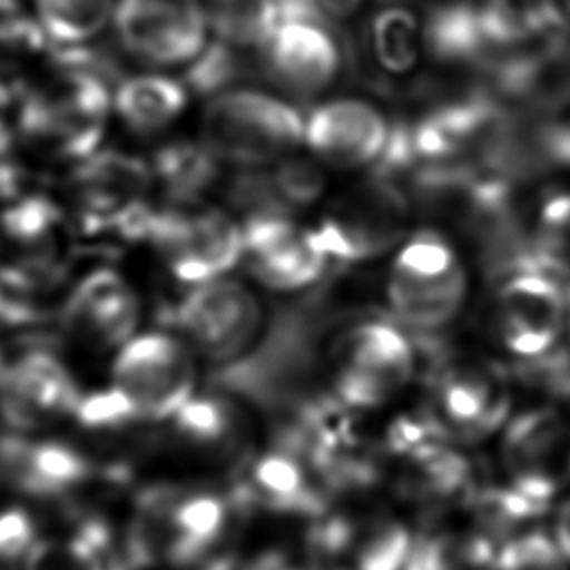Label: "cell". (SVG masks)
Returning a JSON list of instances; mask_svg holds the SVG:
<instances>
[{
  "mask_svg": "<svg viewBox=\"0 0 570 570\" xmlns=\"http://www.w3.org/2000/svg\"><path fill=\"white\" fill-rule=\"evenodd\" d=\"M470 276L454 245L434 229L405 238L385 278L390 316L412 334L448 327L465 307Z\"/></svg>",
  "mask_w": 570,
  "mask_h": 570,
  "instance_id": "1",
  "label": "cell"
},
{
  "mask_svg": "<svg viewBox=\"0 0 570 570\" xmlns=\"http://www.w3.org/2000/svg\"><path fill=\"white\" fill-rule=\"evenodd\" d=\"M303 114L261 89L229 87L203 107L200 142L220 163L243 169L276 165L303 145Z\"/></svg>",
  "mask_w": 570,
  "mask_h": 570,
  "instance_id": "2",
  "label": "cell"
},
{
  "mask_svg": "<svg viewBox=\"0 0 570 570\" xmlns=\"http://www.w3.org/2000/svg\"><path fill=\"white\" fill-rule=\"evenodd\" d=\"M176 325L200 361L227 370L256 352L272 321L258 292L227 274L194 285L176 307Z\"/></svg>",
  "mask_w": 570,
  "mask_h": 570,
  "instance_id": "3",
  "label": "cell"
},
{
  "mask_svg": "<svg viewBox=\"0 0 570 570\" xmlns=\"http://www.w3.org/2000/svg\"><path fill=\"white\" fill-rule=\"evenodd\" d=\"M490 281L494 330L505 352L517 361H532L561 347L568 330V283L539 261L534 247Z\"/></svg>",
  "mask_w": 570,
  "mask_h": 570,
  "instance_id": "4",
  "label": "cell"
},
{
  "mask_svg": "<svg viewBox=\"0 0 570 570\" xmlns=\"http://www.w3.org/2000/svg\"><path fill=\"white\" fill-rule=\"evenodd\" d=\"M332 358V394L352 410L387 403L419 374L416 341L390 314L347 327L334 343Z\"/></svg>",
  "mask_w": 570,
  "mask_h": 570,
  "instance_id": "5",
  "label": "cell"
},
{
  "mask_svg": "<svg viewBox=\"0 0 570 570\" xmlns=\"http://www.w3.org/2000/svg\"><path fill=\"white\" fill-rule=\"evenodd\" d=\"M198 356L180 334L136 332L111 363V385L134 405L138 421H167L196 394Z\"/></svg>",
  "mask_w": 570,
  "mask_h": 570,
  "instance_id": "6",
  "label": "cell"
},
{
  "mask_svg": "<svg viewBox=\"0 0 570 570\" xmlns=\"http://www.w3.org/2000/svg\"><path fill=\"white\" fill-rule=\"evenodd\" d=\"M407 214V191L396 180L370 171L365 183L341 196L309 229L334 263H363L403 243Z\"/></svg>",
  "mask_w": 570,
  "mask_h": 570,
  "instance_id": "7",
  "label": "cell"
},
{
  "mask_svg": "<svg viewBox=\"0 0 570 570\" xmlns=\"http://www.w3.org/2000/svg\"><path fill=\"white\" fill-rule=\"evenodd\" d=\"M111 24L122 51L151 69L191 65L209 47L203 0H118Z\"/></svg>",
  "mask_w": 570,
  "mask_h": 570,
  "instance_id": "8",
  "label": "cell"
},
{
  "mask_svg": "<svg viewBox=\"0 0 570 570\" xmlns=\"http://www.w3.org/2000/svg\"><path fill=\"white\" fill-rule=\"evenodd\" d=\"M145 236L185 285L227 276L245 256L243 225L220 209L149 214Z\"/></svg>",
  "mask_w": 570,
  "mask_h": 570,
  "instance_id": "9",
  "label": "cell"
},
{
  "mask_svg": "<svg viewBox=\"0 0 570 570\" xmlns=\"http://www.w3.org/2000/svg\"><path fill=\"white\" fill-rule=\"evenodd\" d=\"M245 256L254 278L274 292H303L318 285L334 263L287 212H254L243 225Z\"/></svg>",
  "mask_w": 570,
  "mask_h": 570,
  "instance_id": "10",
  "label": "cell"
},
{
  "mask_svg": "<svg viewBox=\"0 0 570 570\" xmlns=\"http://www.w3.org/2000/svg\"><path fill=\"white\" fill-rule=\"evenodd\" d=\"M261 53L269 80L301 98L323 94L343 71V47L336 27L314 18H281Z\"/></svg>",
  "mask_w": 570,
  "mask_h": 570,
  "instance_id": "11",
  "label": "cell"
},
{
  "mask_svg": "<svg viewBox=\"0 0 570 570\" xmlns=\"http://www.w3.org/2000/svg\"><path fill=\"white\" fill-rule=\"evenodd\" d=\"M392 136L383 111L363 98H332L305 118L303 145L332 169L374 167Z\"/></svg>",
  "mask_w": 570,
  "mask_h": 570,
  "instance_id": "12",
  "label": "cell"
},
{
  "mask_svg": "<svg viewBox=\"0 0 570 570\" xmlns=\"http://www.w3.org/2000/svg\"><path fill=\"white\" fill-rule=\"evenodd\" d=\"M503 461L514 488L546 503L570 481V423L550 407H534L510 421L503 434Z\"/></svg>",
  "mask_w": 570,
  "mask_h": 570,
  "instance_id": "13",
  "label": "cell"
},
{
  "mask_svg": "<svg viewBox=\"0 0 570 570\" xmlns=\"http://www.w3.org/2000/svg\"><path fill=\"white\" fill-rule=\"evenodd\" d=\"M140 318L138 292L111 267L94 269L80 278L67 303L69 327L102 347H120L129 341L138 332Z\"/></svg>",
  "mask_w": 570,
  "mask_h": 570,
  "instance_id": "14",
  "label": "cell"
},
{
  "mask_svg": "<svg viewBox=\"0 0 570 570\" xmlns=\"http://www.w3.org/2000/svg\"><path fill=\"white\" fill-rule=\"evenodd\" d=\"M78 396L65 365L47 352H29L0 374L2 412L18 425H31L51 414L73 412Z\"/></svg>",
  "mask_w": 570,
  "mask_h": 570,
  "instance_id": "15",
  "label": "cell"
},
{
  "mask_svg": "<svg viewBox=\"0 0 570 570\" xmlns=\"http://www.w3.org/2000/svg\"><path fill=\"white\" fill-rule=\"evenodd\" d=\"M0 468L24 492L60 494L89 476V461L73 448L56 441H0Z\"/></svg>",
  "mask_w": 570,
  "mask_h": 570,
  "instance_id": "16",
  "label": "cell"
},
{
  "mask_svg": "<svg viewBox=\"0 0 570 570\" xmlns=\"http://www.w3.org/2000/svg\"><path fill=\"white\" fill-rule=\"evenodd\" d=\"M187 87L163 73H138L125 78L111 96L118 120L140 136L160 134L187 109Z\"/></svg>",
  "mask_w": 570,
  "mask_h": 570,
  "instance_id": "17",
  "label": "cell"
},
{
  "mask_svg": "<svg viewBox=\"0 0 570 570\" xmlns=\"http://www.w3.org/2000/svg\"><path fill=\"white\" fill-rule=\"evenodd\" d=\"M363 49L379 80L407 78L428 51L423 22L410 9L390 4L372 16L363 33Z\"/></svg>",
  "mask_w": 570,
  "mask_h": 570,
  "instance_id": "18",
  "label": "cell"
},
{
  "mask_svg": "<svg viewBox=\"0 0 570 570\" xmlns=\"http://www.w3.org/2000/svg\"><path fill=\"white\" fill-rule=\"evenodd\" d=\"M240 499L289 512H314L323 508V497L307 483L301 456L281 445L252 461L247 479L240 485Z\"/></svg>",
  "mask_w": 570,
  "mask_h": 570,
  "instance_id": "19",
  "label": "cell"
},
{
  "mask_svg": "<svg viewBox=\"0 0 570 570\" xmlns=\"http://www.w3.org/2000/svg\"><path fill=\"white\" fill-rule=\"evenodd\" d=\"M425 49L439 62L490 65V47L481 29L476 4L452 2L436 7L423 22Z\"/></svg>",
  "mask_w": 570,
  "mask_h": 570,
  "instance_id": "20",
  "label": "cell"
},
{
  "mask_svg": "<svg viewBox=\"0 0 570 570\" xmlns=\"http://www.w3.org/2000/svg\"><path fill=\"white\" fill-rule=\"evenodd\" d=\"M209 29L218 42L236 49H258L269 42L281 24L278 0H203Z\"/></svg>",
  "mask_w": 570,
  "mask_h": 570,
  "instance_id": "21",
  "label": "cell"
},
{
  "mask_svg": "<svg viewBox=\"0 0 570 570\" xmlns=\"http://www.w3.org/2000/svg\"><path fill=\"white\" fill-rule=\"evenodd\" d=\"M114 9L116 0H33L36 27L65 47L98 38L114 20Z\"/></svg>",
  "mask_w": 570,
  "mask_h": 570,
  "instance_id": "22",
  "label": "cell"
},
{
  "mask_svg": "<svg viewBox=\"0 0 570 570\" xmlns=\"http://www.w3.org/2000/svg\"><path fill=\"white\" fill-rule=\"evenodd\" d=\"M218 163L220 160L203 142H176L160 149L156 171L176 198L189 200L216 183Z\"/></svg>",
  "mask_w": 570,
  "mask_h": 570,
  "instance_id": "23",
  "label": "cell"
},
{
  "mask_svg": "<svg viewBox=\"0 0 570 570\" xmlns=\"http://www.w3.org/2000/svg\"><path fill=\"white\" fill-rule=\"evenodd\" d=\"M171 421L183 439L198 445H216L236 434L238 412L227 399L214 394H194Z\"/></svg>",
  "mask_w": 570,
  "mask_h": 570,
  "instance_id": "24",
  "label": "cell"
},
{
  "mask_svg": "<svg viewBox=\"0 0 570 570\" xmlns=\"http://www.w3.org/2000/svg\"><path fill=\"white\" fill-rule=\"evenodd\" d=\"M274 198L287 212L292 207H307L316 203L327 189L325 165L316 158L287 156L274 165L267 174Z\"/></svg>",
  "mask_w": 570,
  "mask_h": 570,
  "instance_id": "25",
  "label": "cell"
},
{
  "mask_svg": "<svg viewBox=\"0 0 570 570\" xmlns=\"http://www.w3.org/2000/svg\"><path fill=\"white\" fill-rule=\"evenodd\" d=\"M22 570H111L105 548L87 534L38 541L22 561Z\"/></svg>",
  "mask_w": 570,
  "mask_h": 570,
  "instance_id": "26",
  "label": "cell"
},
{
  "mask_svg": "<svg viewBox=\"0 0 570 570\" xmlns=\"http://www.w3.org/2000/svg\"><path fill=\"white\" fill-rule=\"evenodd\" d=\"M412 548L410 532L399 523H379L358 548V570H403Z\"/></svg>",
  "mask_w": 570,
  "mask_h": 570,
  "instance_id": "27",
  "label": "cell"
},
{
  "mask_svg": "<svg viewBox=\"0 0 570 570\" xmlns=\"http://www.w3.org/2000/svg\"><path fill=\"white\" fill-rule=\"evenodd\" d=\"M71 414L78 419V423L94 430H107L138 421L131 401L116 385L80 394Z\"/></svg>",
  "mask_w": 570,
  "mask_h": 570,
  "instance_id": "28",
  "label": "cell"
},
{
  "mask_svg": "<svg viewBox=\"0 0 570 570\" xmlns=\"http://www.w3.org/2000/svg\"><path fill=\"white\" fill-rule=\"evenodd\" d=\"M38 530L31 514L22 508H9L0 512V561L11 563L31 552L38 543Z\"/></svg>",
  "mask_w": 570,
  "mask_h": 570,
  "instance_id": "29",
  "label": "cell"
},
{
  "mask_svg": "<svg viewBox=\"0 0 570 570\" xmlns=\"http://www.w3.org/2000/svg\"><path fill=\"white\" fill-rule=\"evenodd\" d=\"M56 220V209L42 200H24L4 212L2 225L18 240H36L40 238Z\"/></svg>",
  "mask_w": 570,
  "mask_h": 570,
  "instance_id": "30",
  "label": "cell"
},
{
  "mask_svg": "<svg viewBox=\"0 0 570 570\" xmlns=\"http://www.w3.org/2000/svg\"><path fill=\"white\" fill-rule=\"evenodd\" d=\"M541 136L548 160L570 167V107L552 114V118L543 122Z\"/></svg>",
  "mask_w": 570,
  "mask_h": 570,
  "instance_id": "31",
  "label": "cell"
},
{
  "mask_svg": "<svg viewBox=\"0 0 570 570\" xmlns=\"http://www.w3.org/2000/svg\"><path fill=\"white\" fill-rule=\"evenodd\" d=\"M554 36L570 40V0H543Z\"/></svg>",
  "mask_w": 570,
  "mask_h": 570,
  "instance_id": "32",
  "label": "cell"
},
{
  "mask_svg": "<svg viewBox=\"0 0 570 570\" xmlns=\"http://www.w3.org/2000/svg\"><path fill=\"white\" fill-rule=\"evenodd\" d=\"M557 546L563 554L570 557V503L563 508L557 523Z\"/></svg>",
  "mask_w": 570,
  "mask_h": 570,
  "instance_id": "33",
  "label": "cell"
},
{
  "mask_svg": "<svg viewBox=\"0 0 570 570\" xmlns=\"http://www.w3.org/2000/svg\"><path fill=\"white\" fill-rule=\"evenodd\" d=\"M568 330H570V285H568Z\"/></svg>",
  "mask_w": 570,
  "mask_h": 570,
  "instance_id": "34",
  "label": "cell"
},
{
  "mask_svg": "<svg viewBox=\"0 0 570 570\" xmlns=\"http://www.w3.org/2000/svg\"><path fill=\"white\" fill-rule=\"evenodd\" d=\"M387 2H396V0H387Z\"/></svg>",
  "mask_w": 570,
  "mask_h": 570,
  "instance_id": "35",
  "label": "cell"
},
{
  "mask_svg": "<svg viewBox=\"0 0 570 570\" xmlns=\"http://www.w3.org/2000/svg\"><path fill=\"white\" fill-rule=\"evenodd\" d=\"M0 303H2V296H0Z\"/></svg>",
  "mask_w": 570,
  "mask_h": 570,
  "instance_id": "36",
  "label": "cell"
}]
</instances>
